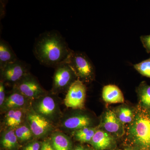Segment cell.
<instances>
[{
	"label": "cell",
	"mask_w": 150,
	"mask_h": 150,
	"mask_svg": "<svg viewBox=\"0 0 150 150\" xmlns=\"http://www.w3.org/2000/svg\"><path fill=\"white\" fill-rule=\"evenodd\" d=\"M73 51L64 38L56 30L41 33L35 39L33 50L40 64L54 68L66 62Z\"/></svg>",
	"instance_id": "1"
},
{
	"label": "cell",
	"mask_w": 150,
	"mask_h": 150,
	"mask_svg": "<svg viewBox=\"0 0 150 150\" xmlns=\"http://www.w3.org/2000/svg\"><path fill=\"white\" fill-rule=\"evenodd\" d=\"M128 126V140L137 150H150V110L138 104Z\"/></svg>",
	"instance_id": "2"
},
{
	"label": "cell",
	"mask_w": 150,
	"mask_h": 150,
	"mask_svg": "<svg viewBox=\"0 0 150 150\" xmlns=\"http://www.w3.org/2000/svg\"><path fill=\"white\" fill-rule=\"evenodd\" d=\"M66 63L69 65L78 79L83 82H89L93 79L95 76L93 65L85 53L73 51Z\"/></svg>",
	"instance_id": "3"
},
{
	"label": "cell",
	"mask_w": 150,
	"mask_h": 150,
	"mask_svg": "<svg viewBox=\"0 0 150 150\" xmlns=\"http://www.w3.org/2000/svg\"><path fill=\"white\" fill-rule=\"evenodd\" d=\"M76 75L69 65L64 62L55 68L53 77V94L68 91L70 86L77 79Z\"/></svg>",
	"instance_id": "4"
},
{
	"label": "cell",
	"mask_w": 150,
	"mask_h": 150,
	"mask_svg": "<svg viewBox=\"0 0 150 150\" xmlns=\"http://www.w3.org/2000/svg\"><path fill=\"white\" fill-rule=\"evenodd\" d=\"M13 88L32 100L38 99L48 93L30 72L16 83L13 86Z\"/></svg>",
	"instance_id": "5"
},
{
	"label": "cell",
	"mask_w": 150,
	"mask_h": 150,
	"mask_svg": "<svg viewBox=\"0 0 150 150\" xmlns=\"http://www.w3.org/2000/svg\"><path fill=\"white\" fill-rule=\"evenodd\" d=\"M1 71V81L12 84L13 86L30 73L29 65L23 61L18 60L16 62L8 64Z\"/></svg>",
	"instance_id": "6"
},
{
	"label": "cell",
	"mask_w": 150,
	"mask_h": 150,
	"mask_svg": "<svg viewBox=\"0 0 150 150\" xmlns=\"http://www.w3.org/2000/svg\"><path fill=\"white\" fill-rule=\"evenodd\" d=\"M32 109L38 114L51 121L59 113V108L55 97L48 93L32 100Z\"/></svg>",
	"instance_id": "7"
},
{
	"label": "cell",
	"mask_w": 150,
	"mask_h": 150,
	"mask_svg": "<svg viewBox=\"0 0 150 150\" xmlns=\"http://www.w3.org/2000/svg\"><path fill=\"white\" fill-rule=\"evenodd\" d=\"M86 95L85 85L78 79L67 92L64 99L65 105L74 109H83L84 107Z\"/></svg>",
	"instance_id": "8"
},
{
	"label": "cell",
	"mask_w": 150,
	"mask_h": 150,
	"mask_svg": "<svg viewBox=\"0 0 150 150\" xmlns=\"http://www.w3.org/2000/svg\"><path fill=\"white\" fill-rule=\"evenodd\" d=\"M99 128L115 137L120 138L125 134L123 123L119 120L113 110L110 109H108L103 113Z\"/></svg>",
	"instance_id": "9"
},
{
	"label": "cell",
	"mask_w": 150,
	"mask_h": 150,
	"mask_svg": "<svg viewBox=\"0 0 150 150\" xmlns=\"http://www.w3.org/2000/svg\"><path fill=\"white\" fill-rule=\"evenodd\" d=\"M26 119L33 136L45 137L52 130L51 121L38 114L32 108L26 113Z\"/></svg>",
	"instance_id": "10"
},
{
	"label": "cell",
	"mask_w": 150,
	"mask_h": 150,
	"mask_svg": "<svg viewBox=\"0 0 150 150\" xmlns=\"http://www.w3.org/2000/svg\"><path fill=\"white\" fill-rule=\"evenodd\" d=\"M93 120L90 116L84 113H79L69 116L63 121V127L74 132L88 127H92Z\"/></svg>",
	"instance_id": "11"
},
{
	"label": "cell",
	"mask_w": 150,
	"mask_h": 150,
	"mask_svg": "<svg viewBox=\"0 0 150 150\" xmlns=\"http://www.w3.org/2000/svg\"><path fill=\"white\" fill-rule=\"evenodd\" d=\"M115 142V137L98 128L90 143L96 150H105L112 148Z\"/></svg>",
	"instance_id": "12"
},
{
	"label": "cell",
	"mask_w": 150,
	"mask_h": 150,
	"mask_svg": "<svg viewBox=\"0 0 150 150\" xmlns=\"http://www.w3.org/2000/svg\"><path fill=\"white\" fill-rule=\"evenodd\" d=\"M103 100L108 104L123 103L124 98L122 92L117 86L113 84L104 86L102 89Z\"/></svg>",
	"instance_id": "13"
},
{
	"label": "cell",
	"mask_w": 150,
	"mask_h": 150,
	"mask_svg": "<svg viewBox=\"0 0 150 150\" xmlns=\"http://www.w3.org/2000/svg\"><path fill=\"white\" fill-rule=\"evenodd\" d=\"M19 59L8 42L1 38L0 40V70L8 64L16 62Z\"/></svg>",
	"instance_id": "14"
},
{
	"label": "cell",
	"mask_w": 150,
	"mask_h": 150,
	"mask_svg": "<svg viewBox=\"0 0 150 150\" xmlns=\"http://www.w3.org/2000/svg\"><path fill=\"white\" fill-rule=\"evenodd\" d=\"M28 98L20 93L13 89L11 93L6 97L2 107L6 110L24 108L28 100Z\"/></svg>",
	"instance_id": "15"
},
{
	"label": "cell",
	"mask_w": 150,
	"mask_h": 150,
	"mask_svg": "<svg viewBox=\"0 0 150 150\" xmlns=\"http://www.w3.org/2000/svg\"><path fill=\"white\" fill-rule=\"evenodd\" d=\"M22 109L18 108L8 110L5 115V123L10 129H16L21 125L24 118L25 112Z\"/></svg>",
	"instance_id": "16"
},
{
	"label": "cell",
	"mask_w": 150,
	"mask_h": 150,
	"mask_svg": "<svg viewBox=\"0 0 150 150\" xmlns=\"http://www.w3.org/2000/svg\"><path fill=\"white\" fill-rule=\"evenodd\" d=\"M139 104L150 110V85L142 81L137 88Z\"/></svg>",
	"instance_id": "17"
},
{
	"label": "cell",
	"mask_w": 150,
	"mask_h": 150,
	"mask_svg": "<svg viewBox=\"0 0 150 150\" xmlns=\"http://www.w3.org/2000/svg\"><path fill=\"white\" fill-rule=\"evenodd\" d=\"M118 119L123 125L130 124L134 120L135 108H132L126 105H120L113 110Z\"/></svg>",
	"instance_id": "18"
},
{
	"label": "cell",
	"mask_w": 150,
	"mask_h": 150,
	"mask_svg": "<svg viewBox=\"0 0 150 150\" xmlns=\"http://www.w3.org/2000/svg\"><path fill=\"white\" fill-rule=\"evenodd\" d=\"M51 144L54 150H71V143L69 137L59 132L53 135Z\"/></svg>",
	"instance_id": "19"
},
{
	"label": "cell",
	"mask_w": 150,
	"mask_h": 150,
	"mask_svg": "<svg viewBox=\"0 0 150 150\" xmlns=\"http://www.w3.org/2000/svg\"><path fill=\"white\" fill-rule=\"evenodd\" d=\"M18 141L14 129H10L4 132L1 139V144L5 149L12 150L17 146Z\"/></svg>",
	"instance_id": "20"
},
{
	"label": "cell",
	"mask_w": 150,
	"mask_h": 150,
	"mask_svg": "<svg viewBox=\"0 0 150 150\" xmlns=\"http://www.w3.org/2000/svg\"><path fill=\"white\" fill-rule=\"evenodd\" d=\"M98 129L97 127H85L74 131V137L79 142L90 143Z\"/></svg>",
	"instance_id": "21"
},
{
	"label": "cell",
	"mask_w": 150,
	"mask_h": 150,
	"mask_svg": "<svg viewBox=\"0 0 150 150\" xmlns=\"http://www.w3.org/2000/svg\"><path fill=\"white\" fill-rule=\"evenodd\" d=\"M15 132L18 140L21 142L29 141L33 136L29 126L26 125L18 126L15 129Z\"/></svg>",
	"instance_id": "22"
},
{
	"label": "cell",
	"mask_w": 150,
	"mask_h": 150,
	"mask_svg": "<svg viewBox=\"0 0 150 150\" xmlns=\"http://www.w3.org/2000/svg\"><path fill=\"white\" fill-rule=\"evenodd\" d=\"M134 67L142 76L150 78V58L134 65Z\"/></svg>",
	"instance_id": "23"
},
{
	"label": "cell",
	"mask_w": 150,
	"mask_h": 150,
	"mask_svg": "<svg viewBox=\"0 0 150 150\" xmlns=\"http://www.w3.org/2000/svg\"><path fill=\"white\" fill-rule=\"evenodd\" d=\"M141 42L147 53H150V34L149 35H142L140 37Z\"/></svg>",
	"instance_id": "24"
},
{
	"label": "cell",
	"mask_w": 150,
	"mask_h": 150,
	"mask_svg": "<svg viewBox=\"0 0 150 150\" xmlns=\"http://www.w3.org/2000/svg\"><path fill=\"white\" fill-rule=\"evenodd\" d=\"M5 84L3 81H0V105L2 107L6 99Z\"/></svg>",
	"instance_id": "25"
},
{
	"label": "cell",
	"mask_w": 150,
	"mask_h": 150,
	"mask_svg": "<svg viewBox=\"0 0 150 150\" xmlns=\"http://www.w3.org/2000/svg\"><path fill=\"white\" fill-rule=\"evenodd\" d=\"M23 150H41L40 143L38 142H33L26 145Z\"/></svg>",
	"instance_id": "26"
},
{
	"label": "cell",
	"mask_w": 150,
	"mask_h": 150,
	"mask_svg": "<svg viewBox=\"0 0 150 150\" xmlns=\"http://www.w3.org/2000/svg\"><path fill=\"white\" fill-rule=\"evenodd\" d=\"M41 150H54L51 143L49 142H43L41 146Z\"/></svg>",
	"instance_id": "27"
},
{
	"label": "cell",
	"mask_w": 150,
	"mask_h": 150,
	"mask_svg": "<svg viewBox=\"0 0 150 150\" xmlns=\"http://www.w3.org/2000/svg\"><path fill=\"white\" fill-rule=\"evenodd\" d=\"M74 150H90L88 149H86V148H84L83 147H78L76 148Z\"/></svg>",
	"instance_id": "28"
},
{
	"label": "cell",
	"mask_w": 150,
	"mask_h": 150,
	"mask_svg": "<svg viewBox=\"0 0 150 150\" xmlns=\"http://www.w3.org/2000/svg\"><path fill=\"white\" fill-rule=\"evenodd\" d=\"M124 150H134L132 149H130V148H128V149H125Z\"/></svg>",
	"instance_id": "29"
}]
</instances>
